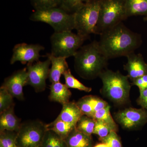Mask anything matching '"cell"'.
<instances>
[{
    "label": "cell",
    "instance_id": "obj_16",
    "mask_svg": "<svg viewBox=\"0 0 147 147\" xmlns=\"http://www.w3.org/2000/svg\"><path fill=\"white\" fill-rule=\"evenodd\" d=\"M14 106L0 114V131L9 130L17 132L20 129L21 120L14 113Z\"/></svg>",
    "mask_w": 147,
    "mask_h": 147
},
{
    "label": "cell",
    "instance_id": "obj_34",
    "mask_svg": "<svg viewBox=\"0 0 147 147\" xmlns=\"http://www.w3.org/2000/svg\"><path fill=\"white\" fill-rule=\"evenodd\" d=\"M140 95L137 100V103L142 108L147 110V89L139 91Z\"/></svg>",
    "mask_w": 147,
    "mask_h": 147
},
{
    "label": "cell",
    "instance_id": "obj_14",
    "mask_svg": "<svg viewBox=\"0 0 147 147\" xmlns=\"http://www.w3.org/2000/svg\"><path fill=\"white\" fill-rule=\"evenodd\" d=\"M51 61L49 79L52 83L60 82L61 76L68 69V63L66 59L61 57H57L51 53H47L46 55Z\"/></svg>",
    "mask_w": 147,
    "mask_h": 147
},
{
    "label": "cell",
    "instance_id": "obj_23",
    "mask_svg": "<svg viewBox=\"0 0 147 147\" xmlns=\"http://www.w3.org/2000/svg\"><path fill=\"white\" fill-rule=\"evenodd\" d=\"M95 123L93 119L83 115L76 123V128L84 134L91 136L93 134Z\"/></svg>",
    "mask_w": 147,
    "mask_h": 147
},
{
    "label": "cell",
    "instance_id": "obj_10",
    "mask_svg": "<svg viewBox=\"0 0 147 147\" xmlns=\"http://www.w3.org/2000/svg\"><path fill=\"white\" fill-rule=\"evenodd\" d=\"M115 119L125 129L136 130L147 123V110L142 108H125L116 113Z\"/></svg>",
    "mask_w": 147,
    "mask_h": 147
},
{
    "label": "cell",
    "instance_id": "obj_25",
    "mask_svg": "<svg viewBox=\"0 0 147 147\" xmlns=\"http://www.w3.org/2000/svg\"><path fill=\"white\" fill-rule=\"evenodd\" d=\"M17 132L9 130L0 131V146L2 147H18L16 145Z\"/></svg>",
    "mask_w": 147,
    "mask_h": 147
},
{
    "label": "cell",
    "instance_id": "obj_20",
    "mask_svg": "<svg viewBox=\"0 0 147 147\" xmlns=\"http://www.w3.org/2000/svg\"><path fill=\"white\" fill-rule=\"evenodd\" d=\"M47 129L53 130L65 140L76 128V126L57 118L51 123L47 125Z\"/></svg>",
    "mask_w": 147,
    "mask_h": 147
},
{
    "label": "cell",
    "instance_id": "obj_7",
    "mask_svg": "<svg viewBox=\"0 0 147 147\" xmlns=\"http://www.w3.org/2000/svg\"><path fill=\"white\" fill-rule=\"evenodd\" d=\"M87 39L72 31L55 32L50 37L51 53L56 57L66 59L74 57Z\"/></svg>",
    "mask_w": 147,
    "mask_h": 147
},
{
    "label": "cell",
    "instance_id": "obj_3",
    "mask_svg": "<svg viewBox=\"0 0 147 147\" xmlns=\"http://www.w3.org/2000/svg\"><path fill=\"white\" fill-rule=\"evenodd\" d=\"M99 77L102 83L101 92L104 96L117 105H124L129 101L131 85L127 75L107 69Z\"/></svg>",
    "mask_w": 147,
    "mask_h": 147
},
{
    "label": "cell",
    "instance_id": "obj_8",
    "mask_svg": "<svg viewBox=\"0 0 147 147\" xmlns=\"http://www.w3.org/2000/svg\"><path fill=\"white\" fill-rule=\"evenodd\" d=\"M47 130V125L39 120L21 123L16 136L17 147H40Z\"/></svg>",
    "mask_w": 147,
    "mask_h": 147
},
{
    "label": "cell",
    "instance_id": "obj_21",
    "mask_svg": "<svg viewBox=\"0 0 147 147\" xmlns=\"http://www.w3.org/2000/svg\"><path fill=\"white\" fill-rule=\"evenodd\" d=\"M110 105L105 108L96 111L94 114L92 119L96 121H101L108 125L112 128L113 131H117L118 126L111 115Z\"/></svg>",
    "mask_w": 147,
    "mask_h": 147
},
{
    "label": "cell",
    "instance_id": "obj_26",
    "mask_svg": "<svg viewBox=\"0 0 147 147\" xmlns=\"http://www.w3.org/2000/svg\"><path fill=\"white\" fill-rule=\"evenodd\" d=\"M13 96L5 89L0 88V114L14 105Z\"/></svg>",
    "mask_w": 147,
    "mask_h": 147
},
{
    "label": "cell",
    "instance_id": "obj_37",
    "mask_svg": "<svg viewBox=\"0 0 147 147\" xmlns=\"http://www.w3.org/2000/svg\"><path fill=\"white\" fill-rule=\"evenodd\" d=\"M144 20H145V21H147V16L145 17Z\"/></svg>",
    "mask_w": 147,
    "mask_h": 147
},
{
    "label": "cell",
    "instance_id": "obj_9",
    "mask_svg": "<svg viewBox=\"0 0 147 147\" xmlns=\"http://www.w3.org/2000/svg\"><path fill=\"white\" fill-rule=\"evenodd\" d=\"M50 65L51 61L48 58L43 61H38L35 63L28 64L27 85L31 86L37 92L45 90L46 81L49 78Z\"/></svg>",
    "mask_w": 147,
    "mask_h": 147
},
{
    "label": "cell",
    "instance_id": "obj_24",
    "mask_svg": "<svg viewBox=\"0 0 147 147\" xmlns=\"http://www.w3.org/2000/svg\"><path fill=\"white\" fill-rule=\"evenodd\" d=\"M63 75L65 80V84L67 87L69 88L75 89L83 91L86 92H90L91 91L92 88L90 87L86 86L82 84L78 79H76L71 73L69 69L66 71Z\"/></svg>",
    "mask_w": 147,
    "mask_h": 147
},
{
    "label": "cell",
    "instance_id": "obj_5",
    "mask_svg": "<svg viewBox=\"0 0 147 147\" xmlns=\"http://www.w3.org/2000/svg\"><path fill=\"white\" fill-rule=\"evenodd\" d=\"M30 19L49 24L56 32L75 29L74 13H68L59 7L45 10H35L30 16Z\"/></svg>",
    "mask_w": 147,
    "mask_h": 147
},
{
    "label": "cell",
    "instance_id": "obj_36",
    "mask_svg": "<svg viewBox=\"0 0 147 147\" xmlns=\"http://www.w3.org/2000/svg\"><path fill=\"white\" fill-rule=\"evenodd\" d=\"M90 1V0H82V2L84 3L88 2L89 1Z\"/></svg>",
    "mask_w": 147,
    "mask_h": 147
},
{
    "label": "cell",
    "instance_id": "obj_29",
    "mask_svg": "<svg viewBox=\"0 0 147 147\" xmlns=\"http://www.w3.org/2000/svg\"><path fill=\"white\" fill-rule=\"evenodd\" d=\"M99 140L100 142L108 145L109 147H123L120 137L116 131H111L108 136L99 138Z\"/></svg>",
    "mask_w": 147,
    "mask_h": 147
},
{
    "label": "cell",
    "instance_id": "obj_22",
    "mask_svg": "<svg viewBox=\"0 0 147 147\" xmlns=\"http://www.w3.org/2000/svg\"><path fill=\"white\" fill-rule=\"evenodd\" d=\"M40 147H67L64 139L51 129H47Z\"/></svg>",
    "mask_w": 147,
    "mask_h": 147
},
{
    "label": "cell",
    "instance_id": "obj_19",
    "mask_svg": "<svg viewBox=\"0 0 147 147\" xmlns=\"http://www.w3.org/2000/svg\"><path fill=\"white\" fill-rule=\"evenodd\" d=\"M127 17L146 15L147 16V0H125Z\"/></svg>",
    "mask_w": 147,
    "mask_h": 147
},
{
    "label": "cell",
    "instance_id": "obj_38",
    "mask_svg": "<svg viewBox=\"0 0 147 147\" xmlns=\"http://www.w3.org/2000/svg\"><path fill=\"white\" fill-rule=\"evenodd\" d=\"M0 147H2L1 146H0Z\"/></svg>",
    "mask_w": 147,
    "mask_h": 147
},
{
    "label": "cell",
    "instance_id": "obj_6",
    "mask_svg": "<svg viewBox=\"0 0 147 147\" xmlns=\"http://www.w3.org/2000/svg\"><path fill=\"white\" fill-rule=\"evenodd\" d=\"M126 18L125 0H101L95 34L100 35Z\"/></svg>",
    "mask_w": 147,
    "mask_h": 147
},
{
    "label": "cell",
    "instance_id": "obj_13",
    "mask_svg": "<svg viewBox=\"0 0 147 147\" xmlns=\"http://www.w3.org/2000/svg\"><path fill=\"white\" fill-rule=\"evenodd\" d=\"M126 57L127 62L124 65V69L127 71V76L131 81L147 74V64L142 55L133 53Z\"/></svg>",
    "mask_w": 147,
    "mask_h": 147
},
{
    "label": "cell",
    "instance_id": "obj_33",
    "mask_svg": "<svg viewBox=\"0 0 147 147\" xmlns=\"http://www.w3.org/2000/svg\"><path fill=\"white\" fill-rule=\"evenodd\" d=\"M132 82V85L137 86L139 91L147 89V74L134 79Z\"/></svg>",
    "mask_w": 147,
    "mask_h": 147
},
{
    "label": "cell",
    "instance_id": "obj_4",
    "mask_svg": "<svg viewBox=\"0 0 147 147\" xmlns=\"http://www.w3.org/2000/svg\"><path fill=\"white\" fill-rule=\"evenodd\" d=\"M100 5L101 0H90L74 12L75 30L78 34L88 38L90 35L95 34Z\"/></svg>",
    "mask_w": 147,
    "mask_h": 147
},
{
    "label": "cell",
    "instance_id": "obj_2",
    "mask_svg": "<svg viewBox=\"0 0 147 147\" xmlns=\"http://www.w3.org/2000/svg\"><path fill=\"white\" fill-rule=\"evenodd\" d=\"M74 57L75 71L82 79H96L107 69L109 59L102 53L97 41L83 45Z\"/></svg>",
    "mask_w": 147,
    "mask_h": 147
},
{
    "label": "cell",
    "instance_id": "obj_1",
    "mask_svg": "<svg viewBox=\"0 0 147 147\" xmlns=\"http://www.w3.org/2000/svg\"><path fill=\"white\" fill-rule=\"evenodd\" d=\"M98 45L107 58L113 59L134 53L141 40L139 36L121 22L100 35Z\"/></svg>",
    "mask_w": 147,
    "mask_h": 147
},
{
    "label": "cell",
    "instance_id": "obj_28",
    "mask_svg": "<svg viewBox=\"0 0 147 147\" xmlns=\"http://www.w3.org/2000/svg\"><path fill=\"white\" fill-rule=\"evenodd\" d=\"M82 0H60L59 7L68 13H73L83 4Z\"/></svg>",
    "mask_w": 147,
    "mask_h": 147
},
{
    "label": "cell",
    "instance_id": "obj_12",
    "mask_svg": "<svg viewBox=\"0 0 147 147\" xmlns=\"http://www.w3.org/2000/svg\"><path fill=\"white\" fill-rule=\"evenodd\" d=\"M28 72L27 68L15 71L5 79L1 86L4 88L13 98L19 100H24L23 88L27 85Z\"/></svg>",
    "mask_w": 147,
    "mask_h": 147
},
{
    "label": "cell",
    "instance_id": "obj_32",
    "mask_svg": "<svg viewBox=\"0 0 147 147\" xmlns=\"http://www.w3.org/2000/svg\"><path fill=\"white\" fill-rule=\"evenodd\" d=\"M89 101L90 103L94 113L98 110H101L108 106L109 104L105 100L100 98L94 96H87Z\"/></svg>",
    "mask_w": 147,
    "mask_h": 147
},
{
    "label": "cell",
    "instance_id": "obj_35",
    "mask_svg": "<svg viewBox=\"0 0 147 147\" xmlns=\"http://www.w3.org/2000/svg\"><path fill=\"white\" fill-rule=\"evenodd\" d=\"M93 147H109L108 145L104 143H99V144H96Z\"/></svg>",
    "mask_w": 147,
    "mask_h": 147
},
{
    "label": "cell",
    "instance_id": "obj_27",
    "mask_svg": "<svg viewBox=\"0 0 147 147\" xmlns=\"http://www.w3.org/2000/svg\"><path fill=\"white\" fill-rule=\"evenodd\" d=\"M35 10H42L59 7L60 0H30Z\"/></svg>",
    "mask_w": 147,
    "mask_h": 147
},
{
    "label": "cell",
    "instance_id": "obj_30",
    "mask_svg": "<svg viewBox=\"0 0 147 147\" xmlns=\"http://www.w3.org/2000/svg\"><path fill=\"white\" fill-rule=\"evenodd\" d=\"M76 103L83 115L92 118L94 112L87 96L82 98Z\"/></svg>",
    "mask_w": 147,
    "mask_h": 147
},
{
    "label": "cell",
    "instance_id": "obj_17",
    "mask_svg": "<svg viewBox=\"0 0 147 147\" xmlns=\"http://www.w3.org/2000/svg\"><path fill=\"white\" fill-rule=\"evenodd\" d=\"M50 90L49 98L51 101L59 102L62 105L69 102L71 92L65 84L60 82L52 83Z\"/></svg>",
    "mask_w": 147,
    "mask_h": 147
},
{
    "label": "cell",
    "instance_id": "obj_18",
    "mask_svg": "<svg viewBox=\"0 0 147 147\" xmlns=\"http://www.w3.org/2000/svg\"><path fill=\"white\" fill-rule=\"evenodd\" d=\"M65 140L67 147H93L94 146L92 136L84 134L76 128Z\"/></svg>",
    "mask_w": 147,
    "mask_h": 147
},
{
    "label": "cell",
    "instance_id": "obj_31",
    "mask_svg": "<svg viewBox=\"0 0 147 147\" xmlns=\"http://www.w3.org/2000/svg\"><path fill=\"white\" fill-rule=\"evenodd\" d=\"M112 131L113 129L108 125L102 122L96 121L93 134L97 135L99 138L106 137Z\"/></svg>",
    "mask_w": 147,
    "mask_h": 147
},
{
    "label": "cell",
    "instance_id": "obj_11",
    "mask_svg": "<svg viewBox=\"0 0 147 147\" xmlns=\"http://www.w3.org/2000/svg\"><path fill=\"white\" fill-rule=\"evenodd\" d=\"M44 50L45 47L40 44L26 43L16 44L13 48L10 64H13L18 61L25 64L38 61L41 57L40 53Z\"/></svg>",
    "mask_w": 147,
    "mask_h": 147
},
{
    "label": "cell",
    "instance_id": "obj_15",
    "mask_svg": "<svg viewBox=\"0 0 147 147\" xmlns=\"http://www.w3.org/2000/svg\"><path fill=\"white\" fill-rule=\"evenodd\" d=\"M83 115L76 102L69 101L63 105L62 109L57 118L76 126Z\"/></svg>",
    "mask_w": 147,
    "mask_h": 147
}]
</instances>
